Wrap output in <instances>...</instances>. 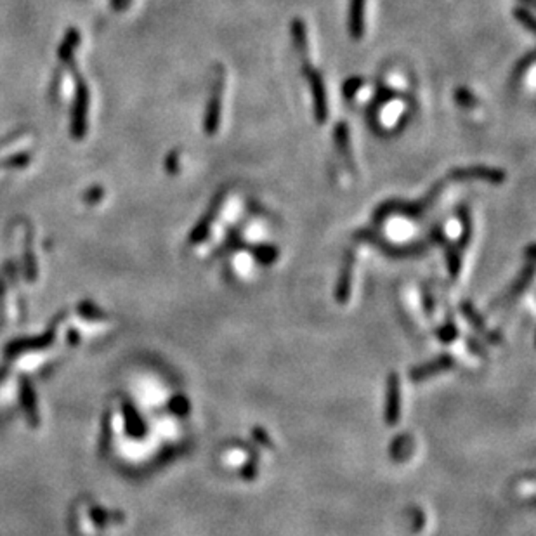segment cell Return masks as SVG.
Returning <instances> with one entry per match:
<instances>
[{
    "mask_svg": "<svg viewBox=\"0 0 536 536\" xmlns=\"http://www.w3.org/2000/svg\"><path fill=\"white\" fill-rule=\"evenodd\" d=\"M302 72L306 75L307 82H309L311 92H313V103H314V115H316L318 123H324L328 118V103H327V90H324V82L321 79L320 72L309 65V61L304 63Z\"/></svg>",
    "mask_w": 536,
    "mask_h": 536,
    "instance_id": "obj_2",
    "label": "cell"
},
{
    "mask_svg": "<svg viewBox=\"0 0 536 536\" xmlns=\"http://www.w3.org/2000/svg\"><path fill=\"white\" fill-rule=\"evenodd\" d=\"M335 141H337L340 152L349 158V132H347V125L344 122H340L337 125V130H335Z\"/></svg>",
    "mask_w": 536,
    "mask_h": 536,
    "instance_id": "obj_8",
    "label": "cell"
},
{
    "mask_svg": "<svg viewBox=\"0 0 536 536\" xmlns=\"http://www.w3.org/2000/svg\"><path fill=\"white\" fill-rule=\"evenodd\" d=\"M220 105H223V79H217L210 96L209 108L205 113V130L209 136L217 132L220 122Z\"/></svg>",
    "mask_w": 536,
    "mask_h": 536,
    "instance_id": "obj_4",
    "label": "cell"
},
{
    "mask_svg": "<svg viewBox=\"0 0 536 536\" xmlns=\"http://www.w3.org/2000/svg\"><path fill=\"white\" fill-rule=\"evenodd\" d=\"M79 43H80L79 30L70 28L68 32H66V37H65V40H63L61 47H59V52H58L59 59L65 63L73 61V49H75Z\"/></svg>",
    "mask_w": 536,
    "mask_h": 536,
    "instance_id": "obj_7",
    "label": "cell"
},
{
    "mask_svg": "<svg viewBox=\"0 0 536 536\" xmlns=\"http://www.w3.org/2000/svg\"><path fill=\"white\" fill-rule=\"evenodd\" d=\"M291 37H293V43H296L297 51H299L302 63L307 61V35H306V25L302 19H296L291 23Z\"/></svg>",
    "mask_w": 536,
    "mask_h": 536,
    "instance_id": "obj_6",
    "label": "cell"
},
{
    "mask_svg": "<svg viewBox=\"0 0 536 536\" xmlns=\"http://www.w3.org/2000/svg\"><path fill=\"white\" fill-rule=\"evenodd\" d=\"M361 85V79H349L346 83H344V92H346L347 97H351L354 94V90Z\"/></svg>",
    "mask_w": 536,
    "mask_h": 536,
    "instance_id": "obj_11",
    "label": "cell"
},
{
    "mask_svg": "<svg viewBox=\"0 0 536 536\" xmlns=\"http://www.w3.org/2000/svg\"><path fill=\"white\" fill-rule=\"evenodd\" d=\"M514 14H515V18H517L519 21H521L522 25H524L526 28L529 30V32H535V19H533L531 12H528V11H526V9L517 8V9H515Z\"/></svg>",
    "mask_w": 536,
    "mask_h": 536,
    "instance_id": "obj_10",
    "label": "cell"
},
{
    "mask_svg": "<svg viewBox=\"0 0 536 536\" xmlns=\"http://www.w3.org/2000/svg\"><path fill=\"white\" fill-rule=\"evenodd\" d=\"M129 4L130 0H112V6L116 9V11H122V9H125Z\"/></svg>",
    "mask_w": 536,
    "mask_h": 536,
    "instance_id": "obj_14",
    "label": "cell"
},
{
    "mask_svg": "<svg viewBox=\"0 0 536 536\" xmlns=\"http://www.w3.org/2000/svg\"><path fill=\"white\" fill-rule=\"evenodd\" d=\"M32 160L30 153H19V155L11 156V158L4 160V162L0 163V167H6V169H21V167H26Z\"/></svg>",
    "mask_w": 536,
    "mask_h": 536,
    "instance_id": "obj_9",
    "label": "cell"
},
{
    "mask_svg": "<svg viewBox=\"0 0 536 536\" xmlns=\"http://www.w3.org/2000/svg\"><path fill=\"white\" fill-rule=\"evenodd\" d=\"M101 196H103V189H101V187H94V189H89V193H87L85 198L87 200H92V202H94V200L101 198Z\"/></svg>",
    "mask_w": 536,
    "mask_h": 536,
    "instance_id": "obj_13",
    "label": "cell"
},
{
    "mask_svg": "<svg viewBox=\"0 0 536 536\" xmlns=\"http://www.w3.org/2000/svg\"><path fill=\"white\" fill-rule=\"evenodd\" d=\"M522 2H526V4H528V6L535 4V0H522Z\"/></svg>",
    "mask_w": 536,
    "mask_h": 536,
    "instance_id": "obj_15",
    "label": "cell"
},
{
    "mask_svg": "<svg viewBox=\"0 0 536 536\" xmlns=\"http://www.w3.org/2000/svg\"><path fill=\"white\" fill-rule=\"evenodd\" d=\"M364 0H351L349 8V33L354 40L363 37L364 30Z\"/></svg>",
    "mask_w": 536,
    "mask_h": 536,
    "instance_id": "obj_5",
    "label": "cell"
},
{
    "mask_svg": "<svg viewBox=\"0 0 536 536\" xmlns=\"http://www.w3.org/2000/svg\"><path fill=\"white\" fill-rule=\"evenodd\" d=\"M70 70H72L73 76L76 80V97L75 105H73L72 112V136L73 139H83L87 130V110H89V89L85 83L82 82V76L76 72L75 63H68Z\"/></svg>",
    "mask_w": 536,
    "mask_h": 536,
    "instance_id": "obj_1",
    "label": "cell"
},
{
    "mask_svg": "<svg viewBox=\"0 0 536 536\" xmlns=\"http://www.w3.org/2000/svg\"><path fill=\"white\" fill-rule=\"evenodd\" d=\"M167 170L170 174L177 172V153L172 152L169 156H167Z\"/></svg>",
    "mask_w": 536,
    "mask_h": 536,
    "instance_id": "obj_12",
    "label": "cell"
},
{
    "mask_svg": "<svg viewBox=\"0 0 536 536\" xmlns=\"http://www.w3.org/2000/svg\"><path fill=\"white\" fill-rule=\"evenodd\" d=\"M453 179H477L488 181V183L500 184L505 181V172L500 169H490V167H467V169H455L451 172Z\"/></svg>",
    "mask_w": 536,
    "mask_h": 536,
    "instance_id": "obj_3",
    "label": "cell"
}]
</instances>
